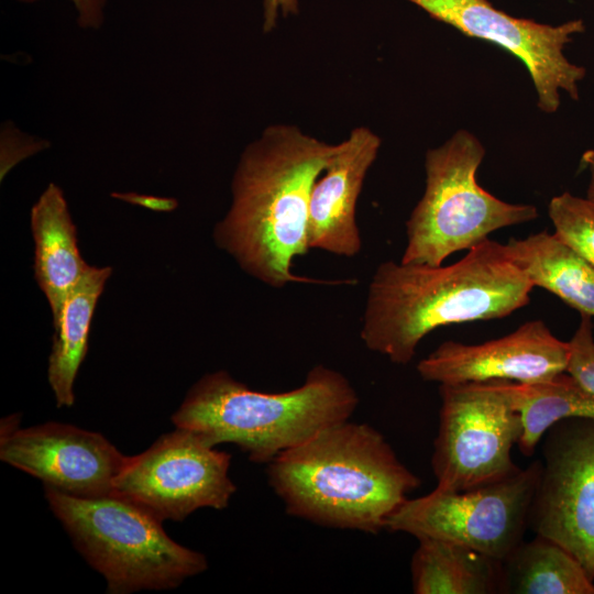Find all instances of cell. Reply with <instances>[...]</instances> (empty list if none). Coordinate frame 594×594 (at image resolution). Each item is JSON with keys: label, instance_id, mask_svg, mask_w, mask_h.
I'll return each instance as SVG.
<instances>
[{"label": "cell", "instance_id": "obj_23", "mask_svg": "<svg viewBox=\"0 0 594 594\" xmlns=\"http://www.w3.org/2000/svg\"><path fill=\"white\" fill-rule=\"evenodd\" d=\"M48 146L47 140L26 134L10 121L4 122L0 132L1 179L19 162Z\"/></svg>", "mask_w": 594, "mask_h": 594}, {"label": "cell", "instance_id": "obj_10", "mask_svg": "<svg viewBox=\"0 0 594 594\" xmlns=\"http://www.w3.org/2000/svg\"><path fill=\"white\" fill-rule=\"evenodd\" d=\"M542 458L528 529L565 549L594 581V419L553 424Z\"/></svg>", "mask_w": 594, "mask_h": 594}, {"label": "cell", "instance_id": "obj_1", "mask_svg": "<svg viewBox=\"0 0 594 594\" xmlns=\"http://www.w3.org/2000/svg\"><path fill=\"white\" fill-rule=\"evenodd\" d=\"M336 148L337 144L295 125L267 127L240 156L231 206L215 228L216 244L244 272L274 288L290 283H351L292 272L294 258L309 250L311 190Z\"/></svg>", "mask_w": 594, "mask_h": 594}, {"label": "cell", "instance_id": "obj_12", "mask_svg": "<svg viewBox=\"0 0 594 594\" xmlns=\"http://www.w3.org/2000/svg\"><path fill=\"white\" fill-rule=\"evenodd\" d=\"M0 458L44 486L82 498L114 494L127 460L98 432L59 422L20 429L16 416L1 424Z\"/></svg>", "mask_w": 594, "mask_h": 594}, {"label": "cell", "instance_id": "obj_25", "mask_svg": "<svg viewBox=\"0 0 594 594\" xmlns=\"http://www.w3.org/2000/svg\"><path fill=\"white\" fill-rule=\"evenodd\" d=\"M111 196L122 201L138 205L153 211H173L178 206L175 198L157 197L136 193H112Z\"/></svg>", "mask_w": 594, "mask_h": 594}, {"label": "cell", "instance_id": "obj_16", "mask_svg": "<svg viewBox=\"0 0 594 594\" xmlns=\"http://www.w3.org/2000/svg\"><path fill=\"white\" fill-rule=\"evenodd\" d=\"M417 540L410 563L414 593H502V560L446 540Z\"/></svg>", "mask_w": 594, "mask_h": 594}, {"label": "cell", "instance_id": "obj_14", "mask_svg": "<svg viewBox=\"0 0 594 594\" xmlns=\"http://www.w3.org/2000/svg\"><path fill=\"white\" fill-rule=\"evenodd\" d=\"M381 139L369 128L353 129L317 178L310 195L308 246L352 257L362 241L355 210L366 174L377 157Z\"/></svg>", "mask_w": 594, "mask_h": 594}, {"label": "cell", "instance_id": "obj_15", "mask_svg": "<svg viewBox=\"0 0 594 594\" xmlns=\"http://www.w3.org/2000/svg\"><path fill=\"white\" fill-rule=\"evenodd\" d=\"M34 273L50 304L53 321L68 294L91 267L81 257L76 227L59 186L51 183L31 209Z\"/></svg>", "mask_w": 594, "mask_h": 594}, {"label": "cell", "instance_id": "obj_21", "mask_svg": "<svg viewBox=\"0 0 594 594\" xmlns=\"http://www.w3.org/2000/svg\"><path fill=\"white\" fill-rule=\"evenodd\" d=\"M548 212L554 234L594 266V202L565 191L550 200Z\"/></svg>", "mask_w": 594, "mask_h": 594}, {"label": "cell", "instance_id": "obj_27", "mask_svg": "<svg viewBox=\"0 0 594 594\" xmlns=\"http://www.w3.org/2000/svg\"><path fill=\"white\" fill-rule=\"evenodd\" d=\"M582 165L590 174L586 198L594 202V150H588L581 157Z\"/></svg>", "mask_w": 594, "mask_h": 594}, {"label": "cell", "instance_id": "obj_5", "mask_svg": "<svg viewBox=\"0 0 594 594\" xmlns=\"http://www.w3.org/2000/svg\"><path fill=\"white\" fill-rule=\"evenodd\" d=\"M45 497L110 594L174 588L208 568L202 553L175 542L163 520L133 501L75 497L48 486Z\"/></svg>", "mask_w": 594, "mask_h": 594}, {"label": "cell", "instance_id": "obj_7", "mask_svg": "<svg viewBox=\"0 0 594 594\" xmlns=\"http://www.w3.org/2000/svg\"><path fill=\"white\" fill-rule=\"evenodd\" d=\"M540 473L541 460H535L488 484L407 498L385 529L459 543L503 561L524 540Z\"/></svg>", "mask_w": 594, "mask_h": 594}, {"label": "cell", "instance_id": "obj_2", "mask_svg": "<svg viewBox=\"0 0 594 594\" xmlns=\"http://www.w3.org/2000/svg\"><path fill=\"white\" fill-rule=\"evenodd\" d=\"M534 288L506 244L486 239L448 266L381 263L370 283L361 339L395 364L409 363L435 329L509 316Z\"/></svg>", "mask_w": 594, "mask_h": 594}, {"label": "cell", "instance_id": "obj_22", "mask_svg": "<svg viewBox=\"0 0 594 594\" xmlns=\"http://www.w3.org/2000/svg\"><path fill=\"white\" fill-rule=\"evenodd\" d=\"M570 343L566 372L583 387L594 393V337L592 317L581 315V320Z\"/></svg>", "mask_w": 594, "mask_h": 594}, {"label": "cell", "instance_id": "obj_3", "mask_svg": "<svg viewBox=\"0 0 594 594\" xmlns=\"http://www.w3.org/2000/svg\"><path fill=\"white\" fill-rule=\"evenodd\" d=\"M266 474L288 515L373 535L420 486L380 431L349 419L282 452Z\"/></svg>", "mask_w": 594, "mask_h": 594}, {"label": "cell", "instance_id": "obj_24", "mask_svg": "<svg viewBox=\"0 0 594 594\" xmlns=\"http://www.w3.org/2000/svg\"><path fill=\"white\" fill-rule=\"evenodd\" d=\"M34 2L36 0H19ZM77 12V23L87 30H98L105 21L106 0H69Z\"/></svg>", "mask_w": 594, "mask_h": 594}, {"label": "cell", "instance_id": "obj_20", "mask_svg": "<svg viewBox=\"0 0 594 594\" xmlns=\"http://www.w3.org/2000/svg\"><path fill=\"white\" fill-rule=\"evenodd\" d=\"M502 562V594H594L582 564L548 538L522 540Z\"/></svg>", "mask_w": 594, "mask_h": 594}, {"label": "cell", "instance_id": "obj_19", "mask_svg": "<svg viewBox=\"0 0 594 594\" xmlns=\"http://www.w3.org/2000/svg\"><path fill=\"white\" fill-rule=\"evenodd\" d=\"M494 383L521 418L522 433L517 446L526 457L534 454L541 438L557 421L570 417L594 419V393L568 372L534 383Z\"/></svg>", "mask_w": 594, "mask_h": 594}, {"label": "cell", "instance_id": "obj_13", "mask_svg": "<svg viewBox=\"0 0 594 594\" xmlns=\"http://www.w3.org/2000/svg\"><path fill=\"white\" fill-rule=\"evenodd\" d=\"M569 359L570 343L553 336L543 321L532 320L480 344L444 341L417 364V372L439 385L534 383L566 372Z\"/></svg>", "mask_w": 594, "mask_h": 594}, {"label": "cell", "instance_id": "obj_26", "mask_svg": "<svg viewBox=\"0 0 594 594\" xmlns=\"http://www.w3.org/2000/svg\"><path fill=\"white\" fill-rule=\"evenodd\" d=\"M264 25L265 32L271 31L279 15L287 16L298 12V0H264Z\"/></svg>", "mask_w": 594, "mask_h": 594}, {"label": "cell", "instance_id": "obj_18", "mask_svg": "<svg viewBox=\"0 0 594 594\" xmlns=\"http://www.w3.org/2000/svg\"><path fill=\"white\" fill-rule=\"evenodd\" d=\"M110 275L111 267L91 266L68 294L54 321L47 376L58 407H70L75 402L74 383L87 353L97 301Z\"/></svg>", "mask_w": 594, "mask_h": 594}, {"label": "cell", "instance_id": "obj_17", "mask_svg": "<svg viewBox=\"0 0 594 594\" xmlns=\"http://www.w3.org/2000/svg\"><path fill=\"white\" fill-rule=\"evenodd\" d=\"M532 286L552 293L581 315L594 317V266L547 231L506 243Z\"/></svg>", "mask_w": 594, "mask_h": 594}, {"label": "cell", "instance_id": "obj_6", "mask_svg": "<svg viewBox=\"0 0 594 594\" xmlns=\"http://www.w3.org/2000/svg\"><path fill=\"white\" fill-rule=\"evenodd\" d=\"M484 155L483 144L466 130L427 152L426 188L406 222L402 263L442 265L492 232L538 217L535 206L506 202L479 185L476 173Z\"/></svg>", "mask_w": 594, "mask_h": 594}, {"label": "cell", "instance_id": "obj_9", "mask_svg": "<svg viewBox=\"0 0 594 594\" xmlns=\"http://www.w3.org/2000/svg\"><path fill=\"white\" fill-rule=\"evenodd\" d=\"M201 433L177 428L127 460L114 494L145 507L160 519L184 520L202 507L223 509L237 487L229 476L231 455Z\"/></svg>", "mask_w": 594, "mask_h": 594}, {"label": "cell", "instance_id": "obj_4", "mask_svg": "<svg viewBox=\"0 0 594 594\" xmlns=\"http://www.w3.org/2000/svg\"><path fill=\"white\" fill-rule=\"evenodd\" d=\"M358 405L350 381L324 365L312 367L299 387L283 393L251 389L218 371L189 389L172 420L213 446L234 443L251 461L267 464L322 429L348 420Z\"/></svg>", "mask_w": 594, "mask_h": 594}, {"label": "cell", "instance_id": "obj_11", "mask_svg": "<svg viewBox=\"0 0 594 594\" xmlns=\"http://www.w3.org/2000/svg\"><path fill=\"white\" fill-rule=\"evenodd\" d=\"M406 1L462 34L493 43L521 61L532 79L541 111L558 110L561 90L579 99V82L585 77V68L571 63L564 48L574 35L585 31L583 20L559 25L539 23L515 18L488 0Z\"/></svg>", "mask_w": 594, "mask_h": 594}, {"label": "cell", "instance_id": "obj_8", "mask_svg": "<svg viewBox=\"0 0 594 594\" xmlns=\"http://www.w3.org/2000/svg\"><path fill=\"white\" fill-rule=\"evenodd\" d=\"M439 393V427L431 457L436 488L465 491L519 469L512 450L522 433L521 418L494 381L440 385Z\"/></svg>", "mask_w": 594, "mask_h": 594}]
</instances>
